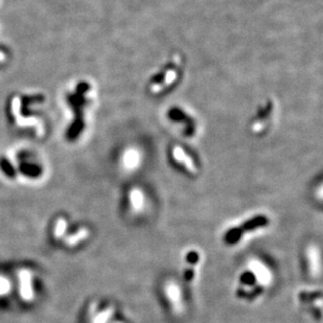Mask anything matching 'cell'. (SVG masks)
Here are the masks:
<instances>
[{"instance_id":"15","label":"cell","mask_w":323,"mask_h":323,"mask_svg":"<svg viewBox=\"0 0 323 323\" xmlns=\"http://www.w3.org/2000/svg\"><path fill=\"white\" fill-rule=\"evenodd\" d=\"M11 288H12V286H11L10 280L7 277L0 275V296L9 294L10 291H11Z\"/></svg>"},{"instance_id":"2","label":"cell","mask_w":323,"mask_h":323,"mask_svg":"<svg viewBox=\"0 0 323 323\" xmlns=\"http://www.w3.org/2000/svg\"><path fill=\"white\" fill-rule=\"evenodd\" d=\"M44 102L41 94H15L10 100L8 115L13 126L18 129L34 130L36 136H40L44 129L42 120L38 117L35 107Z\"/></svg>"},{"instance_id":"6","label":"cell","mask_w":323,"mask_h":323,"mask_svg":"<svg viewBox=\"0 0 323 323\" xmlns=\"http://www.w3.org/2000/svg\"><path fill=\"white\" fill-rule=\"evenodd\" d=\"M169 157L172 164L180 168L187 174L197 175L200 172V166L196 155L186 145L175 142L169 149Z\"/></svg>"},{"instance_id":"8","label":"cell","mask_w":323,"mask_h":323,"mask_svg":"<svg viewBox=\"0 0 323 323\" xmlns=\"http://www.w3.org/2000/svg\"><path fill=\"white\" fill-rule=\"evenodd\" d=\"M18 279H19V293L21 298L26 302L33 301L35 298L33 274L26 269L20 270L18 273Z\"/></svg>"},{"instance_id":"7","label":"cell","mask_w":323,"mask_h":323,"mask_svg":"<svg viewBox=\"0 0 323 323\" xmlns=\"http://www.w3.org/2000/svg\"><path fill=\"white\" fill-rule=\"evenodd\" d=\"M269 224V219L265 215L254 216L253 218L246 220L244 223L236 226V227L230 228L226 232L224 240L228 245H235L246 235V232H252L261 228L266 227Z\"/></svg>"},{"instance_id":"9","label":"cell","mask_w":323,"mask_h":323,"mask_svg":"<svg viewBox=\"0 0 323 323\" xmlns=\"http://www.w3.org/2000/svg\"><path fill=\"white\" fill-rule=\"evenodd\" d=\"M200 253L196 250H190L185 255V269H184V278L187 282H191L195 279L196 268L200 263Z\"/></svg>"},{"instance_id":"10","label":"cell","mask_w":323,"mask_h":323,"mask_svg":"<svg viewBox=\"0 0 323 323\" xmlns=\"http://www.w3.org/2000/svg\"><path fill=\"white\" fill-rule=\"evenodd\" d=\"M128 202L129 205H130V209H132L133 212L138 213L139 211H141L143 204H144V196L143 192L136 187H133L132 189L129 190V195H128Z\"/></svg>"},{"instance_id":"1","label":"cell","mask_w":323,"mask_h":323,"mask_svg":"<svg viewBox=\"0 0 323 323\" xmlns=\"http://www.w3.org/2000/svg\"><path fill=\"white\" fill-rule=\"evenodd\" d=\"M96 92L92 83L80 80L71 85L66 92V104L71 112V122L68 137L75 140L86 127L87 115L94 106Z\"/></svg>"},{"instance_id":"5","label":"cell","mask_w":323,"mask_h":323,"mask_svg":"<svg viewBox=\"0 0 323 323\" xmlns=\"http://www.w3.org/2000/svg\"><path fill=\"white\" fill-rule=\"evenodd\" d=\"M277 114L276 103L272 99L266 100L258 106L255 114L249 122V132L254 136H263L267 134L274 125Z\"/></svg>"},{"instance_id":"4","label":"cell","mask_w":323,"mask_h":323,"mask_svg":"<svg viewBox=\"0 0 323 323\" xmlns=\"http://www.w3.org/2000/svg\"><path fill=\"white\" fill-rule=\"evenodd\" d=\"M271 280V275L266 266L252 263L238 278L237 295L239 298H252L266 289Z\"/></svg>"},{"instance_id":"16","label":"cell","mask_w":323,"mask_h":323,"mask_svg":"<svg viewBox=\"0 0 323 323\" xmlns=\"http://www.w3.org/2000/svg\"><path fill=\"white\" fill-rule=\"evenodd\" d=\"M8 58H9V52L7 50L5 51L2 47V45H0V65H5L8 61Z\"/></svg>"},{"instance_id":"14","label":"cell","mask_w":323,"mask_h":323,"mask_svg":"<svg viewBox=\"0 0 323 323\" xmlns=\"http://www.w3.org/2000/svg\"><path fill=\"white\" fill-rule=\"evenodd\" d=\"M67 222L65 219L60 218L56 224H55V228H54V236L56 238H62L64 235H65V232L67 230Z\"/></svg>"},{"instance_id":"11","label":"cell","mask_w":323,"mask_h":323,"mask_svg":"<svg viewBox=\"0 0 323 323\" xmlns=\"http://www.w3.org/2000/svg\"><path fill=\"white\" fill-rule=\"evenodd\" d=\"M166 293L168 296V299L172 306L177 311H180V303H181V294L179 288L177 287L174 282H170L166 286Z\"/></svg>"},{"instance_id":"13","label":"cell","mask_w":323,"mask_h":323,"mask_svg":"<svg viewBox=\"0 0 323 323\" xmlns=\"http://www.w3.org/2000/svg\"><path fill=\"white\" fill-rule=\"evenodd\" d=\"M113 314H114V309L112 306H108V308H105L99 314H95L94 317H92V323H107Z\"/></svg>"},{"instance_id":"12","label":"cell","mask_w":323,"mask_h":323,"mask_svg":"<svg viewBox=\"0 0 323 323\" xmlns=\"http://www.w3.org/2000/svg\"><path fill=\"white\" fill-rule=\"evenodd\" d=\"M88 235H89V233H88V230L86 228H80L75 233H73L65 238V244L70 246V247L76 246L77 244L82 243L84 239H86L88 237Z\"/></svg>"},{"instance_id":"3","label":"cell","mask_w":323,"mask_h":323,"mask_svg":"<svg viewBox=\"0 0 323 323\" xmlns=\"http://www.w3.org/2000/svg\"><path fill=\"white\" fill-rule=\"evenodd\" d=\"M185 59L180 53L172 54L164 65L149 78L147 92L154 98H159L172 92L178 86L183 77Z\"/></svg>"}]
</instances>
